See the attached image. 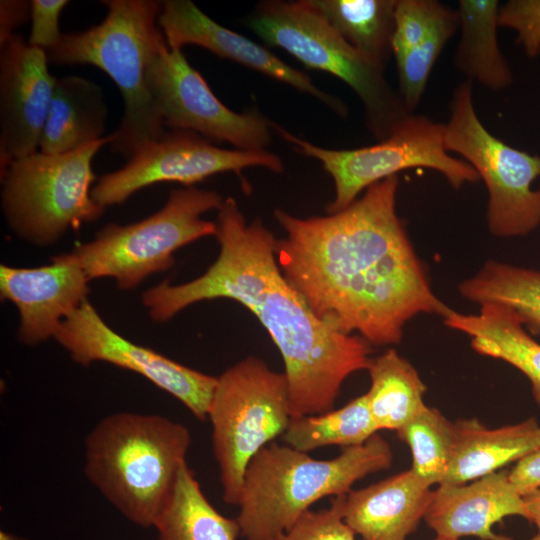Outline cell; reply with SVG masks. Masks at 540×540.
<instances>
[{"instance_id": "cell-22", "label": "cell", "mask_w": 540, "mask_h": 540, "mask_svg": "<svg viewBox=\"0 0 540 540\" xmlns=\"http://www.w3.org/2000/svg\"><path fill=\"white\" fill-rule=\"evenodd\" d=\"M107 106L99 85L84 77L57 78L40 152L62 154L103 138Z\"/></svg>"}, {"instance_id": "cell-33", "label": "cell", "mask_w": 540, "mask_h": 540, "mask_svg": "<svg viewBox=\"0 0 540 540\" xmlns=\"http://www.w3.org/2000/svg\"><path fill=\"white\" fill-rule=\"evenodd\" d=\"M499 26L512 29L529 58L540 55V0H509L500 6Z\"/></svg>"}, {"instance_id": "cell-1", "label": "cell", "mask_w": 540, "mask_h": 540, "mask_svg": "<svg viewBox=\"0 0 540 540\" xmlns=\"http://www.w3.org/2000/svg\"><path fill=\"white\" fill-rule=\"evenodd\" d=\"M398 185L397 175L387 177L326 216L274 212L285 232L276 258L286 279L321 321L378 346L400 343L419 314L443 318L451 310L433 292L397 214Z\"/></svg>"}, {"instance_id": "cell-37", "label": "cell", "mask_w": 540, "mask_h": 540, "mask_svg": "<svg viewBox=\"0 0 540 540\" xmlns=\"http://www.w3.org/2000/svg\"><path fill=\"white\" fill-rule=\"evenodd\" d=\"M523 500L529 515L528 521L533 522L540 533V488L524 495Z\"/></svg>"}, {"instance_id": "cell-12", "label": "cell", "mask_w": 540, "mask_h": 540, "mask_svg": "<svg viewBox=\"0 0 540 540\" xmlns=\"http://www.w3.org/2000/svg\"><path fill=\"white\" fill-rule=\"evenodd\" d=\"M146 84L165 128L188 130L239 150H267L274 125L255 109L225 106L180 49L163 41L150 58Z\"/></svg>"}, {"instance_id": "cell-9", "label": "cell", "mask_w": 540, "mask_h": 540, "mask_svg": "<svg viewBox=\"0 0 540 540\" xmlns=\"http://www.w3.org/2000/svg\"><path fill=\"white\" fill-rule=\"evenodd\" d=\"M207 418L222 498L238 506L248 463L283 435L292 419L284 372L255 356L238 361L217 377Z\"/></svg>"}, {"instance_id": "cell-13", "label": "cell", "mask_w": 540, "mask_h": 540, "mask_svg": "<svg viewBox=\"0 0 540 540\" xmlns=\"http://www.w3.org/2000/svg\"><path fill=\"white\" fill-rule=\"evenodd\" d=\"M249 167H263L280 173V157L268 150L225 149L188 130H166L156 141L144 146L120 169L98 178L91 190L96 203L121 204L132 194L160 182L193 186L219 173Z\"/></svg>"}, {"instance_id": "cell-25", "label": "cell", "mask_w": 540, "mask_h": 540, "mask_svg": "<svg viewBox=\"0 0 540 540\" xmlns=\"http://www.w3.org/2000/svg\"><path fill=\"white\" fill-rule=\"evenodd\" d=\"M368 407L378 430L398 431L426 404V386L414 366L394 349L372 358Z\"/></svg>"}, {"instance_id": "cell-30", "label": "cell", "mask_w": 540, "mask_h": 540, "mask_svg": "<svg viewBox=\"0 0 540 540\" xmlns=\"http://www.w3.org/2000/svg\"><path fill=\"white\" fill-rule=\"evenodd\" d=\"M458 29V11L445 5L420 43L395 58L398 94L408 112L414 113L436 61Z\"/></svg>"}, {"instance_id": "cell-5", "label": "cell", "mask_w": 540, "mask_h": 540, "mask_svg": "<svg viewBox=\"0 0 540 540\" xmlns=\"http://www.w3.org/2000/svg\"><path fill=\"white\" fill-rule=\"evenodd\" d=\"M103 21L84 31L62 34L46 51L55 64H89L103 70L118 86L123 115L111 133L114 153L128 159L166 131L146 84V69L165 41L158 25L162 1L104 0Z\"/></svg>"}, {"instance_id": "cell-4", "label": "cell", "mask_w": 540, "mask_h": 540, "mask_svg": "<svg viewBox=\"0 0 540 540\" xmlns=\"http://www.w3.org/2000/svg\"><path fill=\"white\" fill-rule=\"evenodd\" d=\"M392 461V449L379 434L326 460L270 443L245 471L236 518L241 535L246 540H274L315 502L346 495L357 481L390 468Z\"/></svg>"}, {"instance_id": "cell-35", "label": "cell", "mask_w": 540, "mask_h": 540, "mask_svg": "<svg viewBox=\"0 0 540 540\" xmlns=\"http://www.w3.org/2000/svg\"><path fill=\"white\" fill-rule=\"evenodd\" d=\"M509 479L522 496L540 488V448L519 460L509 471Z\"/></svg>"}, {"instance_id": "cell-34", "label": "cell", "mask_w": 540, "mask_h": 540, "mask_svg": "<svg viewBox=\"0 0 540 540\" xmlns=\"http://www.w3.org/2000/svg\"><path fill=\"white\" fill-rule=\"evenodd\" d=\"M31 31L28 43L47 51L60 40L59 19L67 0H31Z\"/></svg>"}, {"instance_id": "cell-3", "label": "cell", "mask_w": 540, "mask_h": 540, "mask_svg": "<svg viewBox=\"0 0 540 540\" xmlns=\"http://www.w3.org/2000/svg\"><path fill=\"white\" fill-rule=\"evenodd\" d=\"M190 430L158 414L117 412L85 439L84 473L130 522L154 527L191 445Z\"/></svg>"}, {"instance_id": "cell-39", "label": "cell", "mask_w": 540, "mask_h": 540, "mask_svg": "<svg viewBox=\"0 0 540 540\" xmlns=\"http://www.w3.org/2000/svg\"><path fill=\"white\" fill-rule=\"evenodd\" d=\"M509 540H514V539L510 538ZM529 540H540V533H538L537 535H535L534 537H532Z\"/></svg>"}, {"instance_id": "cell-29", "label": "cell", "mask_w": 540, "mask_h": 540, "mask_svg": "<svg viewBox=\"0 0 540 540\" xmlns=\"http://www.w3.org/2000/svg\"><path fill=\"white\" fill-rule=\"evenodd\" d=\"M397 435L410 448L412 471L429 486L439 485L451 459L454 422L426 405Z\"/></svg>"}, {"instance_id": "cell-14", "label": "cell", "mask_w": 540, "mask_h": 540, "mask_svg": "<svg viewBox=\"0 0 540 540\" xmlns=\"http://www.w3.org/2000/svg\"><path fill=\"white\" fill-rule=\"evenodd\" d=\"M54 338L76 363L103 361L133 371L175 397L195 418L207 419L217 377L123 338L87 299L63 320Z\"/></svg>"}, {"instance_id": "cell-40", "label": "cell", "mask_w": 540, "mask_h": 540, "mask_svg": "<svg viewBox=\"0 0 540 540\" xmlns=\"http://www.w3.org/2000/svg\"><path fill=\"white\" fill-rule=\"evenodd\" d=\"M433 540H454V539H448V538H443V537L436 536Z\"/></svg>"}, {"instance_id": "cell-26", "label": "cell", "mask_w": 540, "mask_h": 540, "mask_svg": "<svg viewBox=\"0 0 540 540\" xmlns=\"http://www.w3.org/2000/svg\"><path fill=\"white\" fill-rule=\"evenodd\" d=\"M352 47L385 66L397 0H306Z\"/></svg>"}, {"instance_id": "cell-36", "label": "cell", "mask_w": 540, "mask_h": 540, "mask_svg": "<svg viewBox=\"0 0 540 540\" xmlns=\"http://www.w3.org/2000/svg\"><path fill=\"white\" fill-rule=\"evenodd\" d=\"M31 15L30 1H0V45L16 34L14 31Z\"/></svg>"}, {"instance_id": "cell-21", "label": "cell", "mask_w": 540, "mask_h": 540, "mask_svg": "<svg viewBox=\"0 0 540 540\" xmlns=\"http://www.w3.org/2000/svg\"><path fill=\"white\" fill-rule=\"evenodd\" d=\"M480 307L477 314L451 309L443 317L444 324L467 335L478 354L505 361L523 373L540 407V344L526 331L512 309L496 303Z\"/></svg>"}, {"instance_id": "cell-31", "label": "cell", "mask_w": 540, "mask_h": 540, "mask_svg": "<svg viewBox=\"0 0 540 540\" xmlns=\"http://www.w3.org/2000/svg\"><path fill=\"white\" fill-rule=\"evenodd\" d=\"M444 7L436 0H397L392 55L400 57L420 43Z\"/></svg>"}, {"instance_id": "cell-32", "label": "cell", "mask_w": 540, "mask_h": 540, "mask_svg": "<svg viewBox=\"0 0 540 540\" xmlns=\"http://www.w3.org/2000/svg\"><path fill=\"white\" fill-rule=\"evenodd\" d=\"M345 495L333 497L330 506L308 510L274 540H355V533L344 521Z\"/></svg>"}, {"instance_id": "cell-7", "label": "cell", "mask_w": 540, "mask_h": 540, "mask_svg": "<svg viewBox=\"0 0 540 540\" xmlns=\"http://www.w3.org/2000/svg\"><path fill=\"white\" fill-rule=\"evenodd\" d=\"M110 136L74 151H37L15 160L1 176V205L11 230L37 246L57 242L68 230L97 220L105 208L91 196L92 161Z\"/></svg>"}, {"instance_id": "cell-2", "label": "cell", "mask_w": 540, "mask_h": 540, "mask_svg": "<svg viewBox=\"0 0 540 540\" xmlns=\"http://www.w3.org/2000/svg\"><path fill=\"white\" fill-rule=\"evenodd\" d=\"M219 254L198 278L180 285L163 281L142 302L157 322L204 300L228 298L251 311L284 362L292 418L333 409L344 381L367 370L371 344L321 321L282 273L273 233L260 220L247 222L228 197L217 210Z\"/></svg>"}, {"instance_id": "cell-38", "label": "cell", "mask_w": 540, "mask_h": 540, "mask_svg": "<svg viewBox=\"0 0 540 540\" xmlns=\"http://www.w3.org/2000/svg\"><path fill=\"white\" fill-rule=\"evenodd\" d=\"M0 540H28L24 537L18 536L13 533H9L7 531L1 530L0 531Z\"/></svg>"}, {"instance_id": "cell-6", "label": "cell", "mask_w": 540, "mask_h": 540, "mask_svg": "<svg viewBox=\"0 0 540 540\" xmlns=\"http://www.w3.org/2000/svg\"><path fill=\"white\" fill-rule=\"evenodd\" d=\"M267 45L347 84L360 99L369 132L381 141L410 114L385 76V66L352 47L306 0L260 2L247 20Z\"/></svg>"}, {"instance_id": "cell-16", "label": "cell", "mask_w": 540, "mask_h": 540, "mask_svg": "<svg viewBox=\"0 0 540 540\" xmlns=\"http://www.w3.org/2000/svg\"><path fill=\"white\" fill-rule=\"evenodd\" d=\"M158 25L170 49L200 46L316 98L341 117L348 114L342 100L319 89L306 73L288 65L268 48L218 24L190 0L162 1Z\"/></svg>"}, {"instance_id": "cell-27", "label": "cell", "mask_w": 540, "mask_h": 540, "mask_svg": "<svg viewBox=\"0 0 540 540\" xmlns=\"http://www.w3.org/2000/svg\"><path fill=\"white\" fill-rule=\"evenodd\" d=\"M458 290L480 306L496 303L512 309L530 335H540L539 270L489 260L474 276L461 282Z\"/></svg>"}, {"instance_id": "cell-20", "label": "cell", "mask_w": 540, "mask_h": 540, "mask_svg": "<svg viewBox=\"0 0 540 540\" xmlns=\"http://www.w3.org/2000/svg\"><path fill=\"white\" fill-rule=\"evenodd\" d=\"M540 448V425L532 417L488 428L477 419L454 422L452 454L439 485H460L497 472Z\"/></svg>"}, {"instance_id": "cell-8", "label": "cell", "mask_w": 540, "mask_h": 540, "mask_svg": "<svg viewBox=\"0 0 540 540\" xmlns=\"http://www.w3.org/2000/svg\"><path fill=\"white\" fill-rule=\"evenodd\" d=\"M223 201L217 192L195 186L174 189L159 211L128 225L109 223L68 255L89 280L110 277L120 289L135 288L149 275L171 268L179 248L215 236L216 223L202 215L218 210Z\"/></svg>"}, {"instance_id": "cell-23", "label": "cell", "mask_w": 540, "mask_h": 540, "mask_svg": "<svg viewBox=\"0 0 540 540\" xmlns=\"http://www.w3.org/2000/svg\"><path fill=\"white\" fill-rule=\"evenodd\" d=\"M500 6L497 0H460L457 9L460 39L455 65L467 80L493 91L506 89L514 82L498 42Z\"/></svg>"}, {"instance_id": "cell-10", "label": "cell", "mask_w": 540, "mask_h": 540, "mask_svg": "<svg viewBox=\"0 0 540 540\" xmlns=\"http://www.w3.org/2000/svg\"><path fill=\"white\" fill-rule=\"evenodd\" d=\"M445 126L448 152L461 156L477 172L488 191L487 224L497 237L525 236L540 226V155L505 143L478 117L472 81L459 83L449 104Z\"/></svg>"}, {"instance_id": "cell-15", "label": "cell", "mask_w": 540, "mask_h": 540, "mask_svg": "<svg viewBox=\"0 0 540 540\" xmlns=\"http://www.w3.org/2000/svg\"><path fill=\"white\" fill-rule=\"evenodd\" d=\"M45 50L14 34L0 45V174L37 152L57 78Z\"/></svg>"}, {"instance_id": "cell-24", "label": "cell", "mask_w": 540, "mask_h": 540, "mask_svg": "<svg viewBox=\"0 0 540 540\" xmlns=\"http://www.w3.org/2000/svg\"><path fill=\"white\" fill-rule=\"evenodd\" d=\"M154 527L157 540H236L241 535L237 519L214 508L188 464L181 469Z\"/></svg>"}, {"instance_id": "cell-11", "label": "cell", "mask_w": 540, "mask_h": 540, "mask_svg": "<svg viewBox=\"0 0 540 540\" xmlns=\"http://www.w3.org/2000/svg\"><path fill=\"white\" fill-rule=\"evenodd\" d=\"M274 131L300 153L318 160L332 177L335 197L326 206L327 214L346 208L371 185L410 168L434 170L454 189L480 180L470 164L447 151L444 124L425 115L412 113L387 138L354 149L320 147L277 124Z\"/></svg>"}, {"instance_id": "cell-17", "label": "cell", "mask_w": 540, "mask_h": 540, "mask_svg": "<svg viewBox=\"0 0 540 540\" xmlns=\"http://www.w3.org/2000/svg\"><path fill=\"white\" fill-rule=\"evenodd\" d=\"M89 279L68 253L35 268L0 266V295L19 312L18 339L36 346L54 338L64 319L86 299Z\"/></svg>"}, {"instance_id": "cell-19", "label": "cell", "mask_w": 540, "mask_h": 540, "mask_svg": "<svg viewBox=\"0 0 540 540\" xmlns=\"http://www.w3.org/2000/svg\"><path fill=\"white\" fill-rule=\"evenodd\" d=\"M432 491L410 468L348 492L344 521L363 540H407L424 519Z\"/></svg>"}, {"instance_id": "cell-18", "label": "cell", "mask_w": 540, "mask_h": 540, "mask_svg": "<svg viewBox=\"0 0 540 540\" xmlns=\"http://www.w3.org/2000/svg\"><path fill=\"white\" fill-rule=\"evenodd\" d=\"M507 516L529 520L523 496L509 479V471H497L470 484L438 485L424 520L438 537L460 540H509L492 528Z\"/></svg>"}, {"instance_id": "cell-28", "label": "cell", "mask_w": 540, "mask_h": 540, "mask_svg": "<svg viewBox=\"0 0 540 540\" xmlns=\"http://www.w3.org/2000/svg\"><path fill=\"white\" fill-rule=\"evenodd\" d=\"M378 431L363 394L337 410L292 418L282 436L286 445L308 453L331 445H362Z\"/></svg>"}]
</instances>
